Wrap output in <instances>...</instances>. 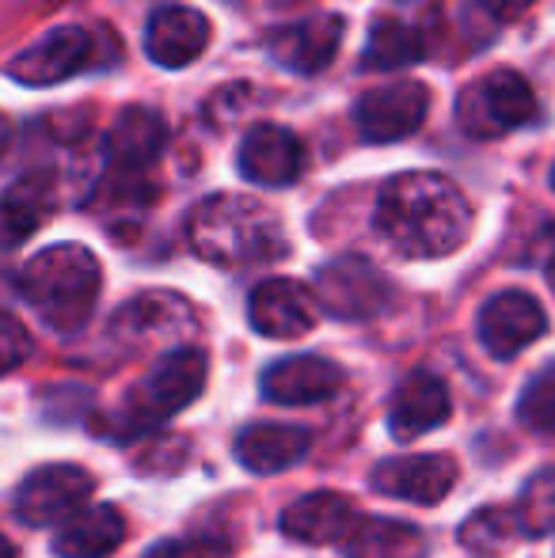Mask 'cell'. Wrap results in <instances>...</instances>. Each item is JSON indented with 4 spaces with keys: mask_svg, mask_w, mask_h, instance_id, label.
Wrapping results in <instances>:
<instances>
[{
    "mask_svg": "<svg viewBox=\"0 0 555 558\" xmlns=\"http://www.w3.org/2000/svg\"><path fill=\"white\" fill-rule=\"evenodd\" d=\"M422 35L408 23H396V20H381L373 23L370 31V43H365L362 61L370 69H403V65H415L422 58Z\"/></svg>",
    "mask_w": 555,
    "mask_h": 558,
    "instance_id": "cell-26",
    "label": "cell"
},
{
    "mask_svg": "<svg viewBox=\"0 0 555 558\" xmlns=\"http://www.w3.org/2000/svg\"><path fill=\"white\" fill-rule=\"evenodd\" d=\"M186 240L194 255L225 270L267 263V258L286 255L289 247L278 217L263 202L244 198V194H214L198 202L186 221Z\"/></svg>",
    "mask_w": 555,
    "mask_h": 558,
    "instance_id": "cell-2",
    "label": "cell"
},
{
    "mask_svg": "<svg viewBox=\"0 0 555 558\" xmlns=\"http://www.w3.org/2000/svg\"><path fill=\"white\" fill-rule=\"evenodd\" d=\"M281 4H293V0H281Z\"/></svg>",
    "mask_w": 555,
    "mask_h": 558,
    "instance_id": "cell-34",
    "label": "cell"
},
{
    "mask_svg": "<svg viewBox=\"0 0 555 558\" xmlns=\"http://www.w3.org/2000/svg\"><path fill=\"white\" fill-rule=\"evenodd\" d=\"M457 460L445 452H419V456H393L373 468V490L400 501H419V506H437L445 494L457 486Z\"/></svg>",
    "mask_w": 555,
    "mask_h": 558,
    "instance_id": "cell-10",
    "label": "cell"
},
{
    "mask_svg": "<svg viewBox=\"0 0 555 558\" xmlns=\"http://www.w3.org/2000/svg\"><path fill=\"white\" fill-rule=\"evenodd\" d=\"M312 437L301 426H275V422H260L248 426L237 437V460L244 463L252 475H275L286 471L309 452Z\"/></svg>",
    "mask_w": 555,
    "mask_h": 558,
    "instance_id": "cell-22",
    "label": "cell"
},
{
    "mask_svg": "<svg viewBox=\"0 0 555 558\" xmlns=\"http://www.w3.org/2000/svg\"><path fill=\"white\" fill-rule=\"evenodd\" d=\"M548 331V316H544L541 301L521 289H506L495 293L480 312V342L487 345L491 357L506 361L533 345L536 338Z\"/></svg>",
    "mask_w": 555,
    "mask_h": 558,
    "instance_id": "cell-12",
    "label": "cell"
},
{
    "mask_svg": "<svg viewBox=\"0 0 555 558\" xmlns=\"http://www.w3.org/2000/svg\"><path fill=\"white\" fill-rule=\"evenodd\" d=\"M316 301L327 316L358 324V319H373L388 308L393 286H388V278L373 263L347 255L327 263L316 274Z\"/></svg>",
    "mask_w": 555,
    "mask_h": 558,
    "instance_id": "cell-5",
    "label": "cell"
},
{
    "mask_svg": "<svg viewBox=\"0 0 555 558\" xmlns=\"http://www.w3.org/2000/svg\"><path fill=\"white\" fill-rule=\"evenodd\" d=\"M209 46V20L198 8L168 4L148 20L145 53L160 69H183L198 61Z\"/></svg>",
    "mask_w": 555,
    "mask_h": 558,
    "instance_id": "cell-14",
    "label": "cell"
},
{
    "mask_svg": "<svg viewBox=\"0 0 555 558\" xmlns=\"http://www.w3.org/2000/svg\"><path fill=\"white\" fill-rule=\"evenodd\" d=\"M88 65H96V35L84 27H58L23 53H15L8 76L27 88H50V84L84 73Z\"/></svg>",
    "mask_w": 555,
    "mask_h": 558,
    "instance_id": "cell-7",
    "label": "cell"
},
{
    "mask_svg": "<svg viewBox=\"0 0 555 558\" xmlns=\"http://www.w3.org/2000/svg\"><path fill=\"white\" fill-rule=\"evenodd\" d=\"M358 513L354 501L347 494L335 490H316L297 498L293 506L281 513V532H286L293 544H309V547H324L335 539H347V532L354 529Z\"/></svg>",
    "mask_w": 555,
    "mask_h": 558,
    "instance_id": "cell-18",
    "label": "cell"
},
{
    "mask_svg": "<svg viewBox=\"0 0 555 558\" xmlns=\"http://www.w3.org/2000/svg\"><path fill=\"white\" fill-rule=\"evenodd\" d=\"M552 186H555V168H552Z\"/></svg>",
    "mask_w": 555,
    "mask_h": 558,
    "instance_id": "cell-33",
    "label": "cell"
},
{
    "mask_svg": "<svg viewBox=\"0 0 555 558\" xmlns=\"http://www.w3.org/2000/svg\"><path fill=\"white\" fill-rule=\"evenodd\" d=\"M164 141H168L164 118L156 111H148V107H130V111H122L119 122L111 125V137H107L111 168L122 171V175H141V171L160 156Z\"/></svg>",
    "mask_w": 555,
    "mask_h": 558,
    "instance_id": "cell-20",
    "label": "cell"
},
{
    "mask_svg": "<svg viewBox=\"0 0 555 558\" xmlns=\"http://www.w3.org/2000/svg\"><path fill=\"white\" fill-rule=\"evenodd\" d=\"M472 206L453 179L437 171H403L377 194L373 225L403 258H445L472 235Z\"/></svg>",
    "mask_w": 555,
    "mask_h": 558,
    "instance_id": "cell-1",
    "label": "cell"
},
{
    "mask_svg": "<svg viewBox=\"0 0 555 558\" xmlns=\"http://www.w3.org/2000/svg\"><path fill=\"white\" fill-rule=\"evenodd\" d=\"M518 418L526 429H533L536 437L555 441V368L541 373L518 399Z\"/></svg>",
    "mask_w": 555,
    "mask_h": 558,
    "instance_id": "cell-28",
    "label": "cell"
},
{
    "mask_svg": "<svg viewBox=\"0 0 555 558\" xmlns=\"http://www.w3.org/2000/svg\"><path fill=\"white\" fill-rule=\"evenodd\" d=\"M342 31H347L342 15H327V12L312 15V20L275 31L270 53H275V61L281 69H289V73H304V76L324 73L335 53H339Z\"/></svg>",
    "mask_w": 555,
    "mask_h": 558,
    "instance_id": "cell-15",
    "label": "cell"
},
{
    "mask_svg": "<svg viewBox=\"0 0 555 558\" xmlns=\"http://www.w3.org/2000/svg\"><path fill=\"white\" fill-rule=\"evenodd\" d=\"M316 289H304L301 281L270 278L263 286H255L252 296H248V319L263 338H278V342L301 338L316 327Z\"/></svg>",
    "mask_w": 555,
    "mask_h": 558,
    "instance_id": "cell-11",
    "label": "cell"
},
{
    "mask_svg": "<svg viewBox=\"0 0 555 558\" xmlns=\"http://www.w3.org/2000/svg\"><path fill=\"white\" fill-rule=\"evenodd\" d=\"M457 536L472 555L498 558V555L510 551L521 536H526V529H521V517H518V509H514V506L510 509H506V506H487V509H475V513L460 524Z\"/></svg>",
    "mask_w": 555,
    "mask_h": 558,
    "instance_id": "cell-25",
    "label": "cell"
},
{
    "mask_svg": "<svg viewBox=\"0 0 555 558\" xmlns=\"http://www.w3.org/2000/svg\"><path fill=\"white\" fill-rule=\"evenodd\" d=\"M145 558H232V544L221 536H183L164 539Z\"/></svg>",
    "mask_w": 555,
    "mask_h": 558,
    "instance_id": "cell-29",
    "label": "cell"
},
{
    "mask_svg": "<svg viewBox=\"0 0 555 558\" xmlns=\"http://www.w3.org/2000/svg\"><path fill=\"white\" fill-rule=\"evenodd\" d=\"M209 361L198 345H176L160 353L153 373L134 388V396L122 407V437H141L148 429L164 426L171 414L186 411L206 391Z\"/></svg>",
    "mask_w": 555,
    "mask_h": 558,
    "instance_id": "cell-4",
    "label": "cell"
},
{
    "mask_svg": "<svg viewBox=\"0 0 555 558\" xmlns=\"http://www.w3.org/2000/svg\"><path fill=\"white\" fill-rule=\"evenodd\" d=\"M99 258L81 243H53L23 263L15 289L50 331L73 335L92 319L99 296Z\"/></svg>",
    "mask_w": 555,
    "mask_h": 558,
    "instance_id": "cell-3",
    "label": "cell"
},
{
    "mask_svg": "<svg viewBox=\"0 0 555 558\" xmlns=\"http://www.w3.org/2000/svg\"><path fill=\"white\" fill-rule=\"evenodd\" d=\"M96 490V478L76 463H46L15 486V517L31 529H43L61 517H73Z\"/></svg>",
    "mask_w": 555,
    "mask_h": 558,
    "instance_id": "cell-6",
    "label": "cell"
},
{
    "mask_svg": "<svg viewBox=\"0 0 555 558\" xmlns=\"http://www.w3.org/2000/svg\"><path fill=\"white\" fill-rule=\"evenodd\" d=\"M548 286H552V293H555V255H552V263H548Z\"/></svg>",
    "mask_w": 555,
    "mask_h": 558,
    "instance_id": "cell-32",
    "label": "cell"
},
{
    "mask_svg": "<svg viewBox=\"0 0 555 558\" xmlns=\"http://www.w3.org/2000/svg\"><path fill=\"white\" fill-rule=\"evenodd\" d=\"M126 539V517L119 506H84L61 524L53 539L58 558H107L114 555Z\"/></svg>",
    "mask_w": 555,
    "mask_h": 558,
    "instance_id": "cell-19",
    "label": "cell"
},
{
    "mask_svg": "<svg viewBox=\"0 0 555 558\" xmlns=\"http://www.w3.org/2000/svg\"><path fill=\"white\" fill-rule=\"evenodd\" d=\"M342 388V368L319 353H297V357L275 361L263 373V396L281 407L324 403Z\"/></svg>",
    "mask_w": 555,
    "mask_h": 558,
    "instance_id": "cell-13",
    "label": "cell"
},
{
    "mask_svg": "<svg viewBox=\"0 0 555 558\" xmlns=\"http://www.w3.org/2000/svg\"><path fill=\"white\" fill-rule=\"evenodd\" d=\"M480 4L487 8L495 20L510 23V20H518V15L529 12V4H533V0H480Z\"/></svg>",
    "mask_w": 555,
    "mask_h": 558,
    "instance_id": "cell-31",
    "label": "cell"
},
{
    "mask_svg": "<svg viewBox=\"0 0 555 558\" xmlns=\"http://www.w3.org/2000/svg\"><path fill=\"white\" fill-rule=\"evenodd\" d=\"M460 118H464L468 133L483 137V133H506L529 125L536 118V96L529 81L510 69H498L475 92H468L460 104Z\"/></svg>",
    "mask_w": 555,
    "mask_h": 558,
    "instance_id": "cell-8",
    "label": "cell"
},
{
    "mask_svg": "<svg viewBox=\"0 0 555 558\" xmlns=\"http://www.w3.org/2000/svg\"><path fill=\"white\" fill-rule=\"evenodd\" d=\"M304 168V148L286 125H255L240 145V175L260 186H289Z\"/></svg>",
    "mask_w": 555,
    "mask_h": 558,
    "instance_id": "cell-16",
    "label": "cell"
},
{
    "mask_svg": "<svg viewBox=\"0 0 555 558\" xmlns=\"http://www.w3.org/2000/svg\"><path fill=\"white\" fill-rule=\"evenodd\" d=\"M58 206V191H53V175L50 171H27L20 175L4 194V243L15 247V243L27 240L35 228L46 225V217Z\"/></svg>",
    "mask_w": 555,
    "mask_h": 558,
    "instance_id": "cell-23",
    "label": "cell"
},
{
    "mask_svg": "<svg viewBox=\"0 0 555 558\" xmlns=\"http://www.w3.org/2000/svg\"><path fill=\"white\" fill-rule=\"evenodd\" d=\"M194 327V312L176 293H145L130 301L126 308L114 316V331L126 338H164V335H183Z\"/></svg>",
    "mask_w": 555,
    "mask_h": 558,
    "instance_id": "cell-24",
    "label": "cell"
},
{
    "mask_svg": "<svg viewBox=\"0 0 555 558\" xmlns=\"http://www.w3.org/2000/svg\"><path fill=\"white\" fill-rule=\"evenodd\" d=\"M0 331H4V350H0L4 353V373H15L20 361L31 353V338L23 335V327L15 316H4V327H0Z\"/></svg>",
    "mask_w": 555,
    "mask_h": 558,
    "instance_id": "cell-30",
    "label": "cell"
},
{
    "mask_svg": "<svg viewBox=\"0 0 555 558\" xmlns=\"http://www.w3.org/2000/svg\"><path fill=\"white\" fill-rule=\"evenodd\" d=\"M453 414L449 388L434 373H408L393 396V434L396 441H419L445 426Z\"/></svg>",
    "mask_w": 555,
    "mask_h": 558,
    "instance_id": "cell-17",
    "label": "cell"
},
{
    "mask_svg": "<svg viewBox=\"0 0 555 558\" xmlns=\"http://www.w3.org/2000/svg\"><path fill=\"white\" fill-rule=\"evenodd\" d=\"M347 558H426V536L419 524L393 517H358L342 539Z\"/></svg>",
    "mask_w": 555,
    "mask_h": 558,
    "instance_id": "cell-21",
    "label": "cell"
},
{
    "mask_svg": "<svg viewBox=\"0 0 555 558\" xmlns=\"http://www.w3.org/2000/svg\"><path fill=\"white\" fill-rule=\"evenodd\" d=\"M430 111V92L419 81H400L388 88H373L358 99L354 122L370 145H393L403 141L422 125V118Z\"/></svg>",
    "mask_w": 555,
    "mask_h": 558,
    "instance_id": "cell-9",
    "label": "cell"
},
{
    "mask_svg": "<svg viewBox=\"0 0 555 558\" xmlns=\"http://www.w3.org/2000/svg\"><path fill=\"white\" fill-rule=\"evenodd\" d=\"M514 509H518V517H521L526 539L552 536L555 532V468L536 471V475L526 483V490H521V498Z\"/></svg>",
    "mask_w": 555,
    "mask_h": 558,
    "instance_id": "cell-27",
    "label": "cell"
}]
</instances>
